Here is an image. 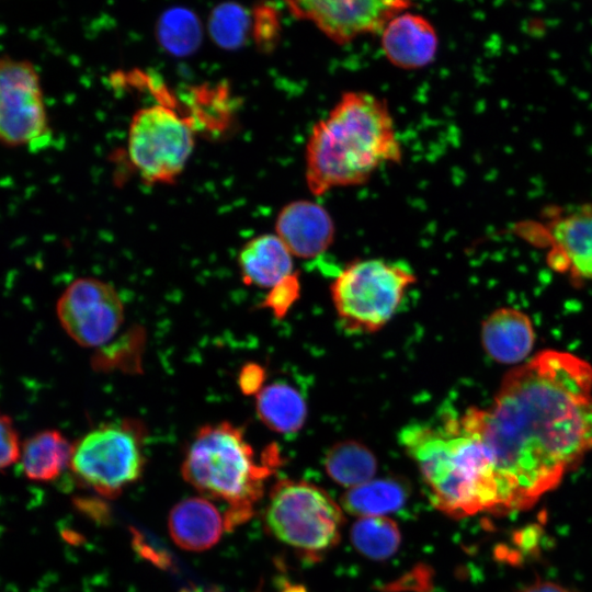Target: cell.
<instances>
[{
  "label": "cell",
  "instance_id": "cell-1",
  "mask_svg": "<svg viewBox=\"0 0 592 592\" xmlns=\"http://www.w3.org/2000/svg\"><path fill=\"white\" fill-rule=\"evenodd\" d=\"M460 421L493 459L505 513L530 509L592 453V365L544 350L505 374L489 408Z\"/></svg>",
  "mask_w": 592,
  "mask_h": 592
},
{
  "label": "cell",
  "instance_id": "cell-2",
  "mask_svg": "<svg viewBox=\"0 0 592 592\" xmlns=\"http://www.w3.org/2000/svg\"><path fill=\"white\" fill-rule=\"evenodd\" d=\"M402 149L386 102L365 91L341 95L311 128L305 150V179L321 196L358 185L386 163L401 160Z\"/></svg>",
  "mask_w": 592,
  "mask_h": 592
},
{
  "label": "cell",
  "instance_id": "cell-3",
  "mask_svg": "<svg viewBox=\"0 0 592 592\" xmlns=\"http://www.w3.org/2000/svg\"><path fill=\"white\" fill-rule=\"evenodd\" d=\"M399 443L414 459L432 504L452 517L505 514L493 459L481 440L452 414L439 424L411 423Z\"/></svg>",
  "mask_w": 592,
  "mask_h": 592
},
{
  "label": "cell",
  "instance_id": "cell-4",
  "mask_svg": "<svg viewBox=\"0 0 592 592\" xmlns=\"http://www.w3.org/2000/svg\"><path fill=\"white\" fill-rule=\"evenodd\" d=\"M183 478L204 496L225 501L226 530L252 515L262 497L267 464L259 465L241 429L223 421L198 429L181 467Z\"/></svg>",
  "mask_w": 592,
  "mask_h": 592
},
{
  "label": "cell",
  "instance_id": "cell-5",
  "mask_svg": "<svg viewBox=\"0 0 592 592\" xmlns=\"http://www.w3.org/2000/svg\"><path fill=\"white\" fill-rule=\"evenodd\" d=\"M414 274L380 259L348 264L330 286L332 303L345 330L375 332L398 310Z\"/></svg>",
  "mask_w": 592,
  "mask_h": 592
},
{
  "label": "cell",
  "instance_id": "cell-6",
  "mask_svg": "<svg viewBox=\"0 0 592 592\" xmlns=\"http://www.w3.org/2000/svg\"><path fill=\"white\" fill-rule=\"evenodd\" d=\"M265 520L276 538L314 557L339 542L343 514L325 490L304 481L283 480L271 491Z\"/></svg>",
  "mask_w": 592,
  "mask_h": 592
},
{
  "label": "cell",
  "instance_id": "cell-7",
  "mask_svg": "<svg viewBox=\"0 0 592 592\" xmlns=\"http://www.w3.org/2000/svg\"><path fill=\"white\" fill-rule=\"evenodd\" d=\"M141 437L129 424L99 426L72 445L69 467L86 486L116 497L136 482L145 466Z\"/></svg>",
  "mask_w": 592,
  "mask_h": 592
},
{
  "label": "cell",
  "instance_id": "cell-8",
  "mask_svg": "<svg viewBox=\"0 0 592 592\" xmlns=\"http://www.w3.org/2000/svg\"><path fill=\"white\" fill-rule=\"evenodd\" d=\"M194 147L190 124L166 105L138 110L128 129V155L140 177L170 183L183 171Z\"/></svg>",
  "mask_w": 592,
  "mask_h": 592
},
{
  "label": "cell",
  "instance_id": "cell-9",
  "mask_svg": "<svg viewBox=\"0 0 592 592\" xmlns=\"http://www.w3.org/2000/svg\"><path fill=\"white\" fill-rule=\"evenodd\" d=\"M52 134L37 69L30 60L0 56V144L42 149Z\"/></svg>",
  "mask_w": 592,
  "mask_h": 592
},
{
  "label": "cell",
  "instance_id": "cell-10",
  "mask_svg": "<svg viewBox=\"0 0 592 592\" xmlns=\"http://www.w3.org/2000/svg\"><path fill=\"white\" fill-rule=\"evenodd\" d=\"M56 311L66 333L84 348L107 342L124 320V305L116 289L93 277L70 283L59 296Z\"/></svg>",
  "mask_w": 592,
  "mask_h": 592
},
{
  "label": "cell",
  "instance_id": "cell-11",
  "mask_svg": "<svg viewBox=\"0 0 592 592\" xmlns=\"http://www.w3.org/2000/svg\"><path fill=\"white\" fill-rule=\"evenodd\" d=\"M544 223H530L526 236L548 246V263L559 272L592 281V204L549 210Z\"/></svg>",
  "mask_w": 592,
  "mask_h": 592
},
{
  "label": "cell",
  "instance_id": "cell-12",
  "mask_svg": "<svg viewBox=\"0 0 592 592\" xmlns=\"http://www.w3.org/2000/svg\"><path fill=\"white\" fill-rule=\"evenodd\" d=\"M289 12L297 19L314 24L322 34L338 44L358 36L380 33L398 13L411 5L407 1H292Z\"/></svg>",
  "mask_w": 592,
  "mask_h": 592
},
{
  "label": "cell",
  "instance_id": "cell-13",
  "mask_svg": "<svg viewBox=\"0 0 592 592\" xmlns=\"http://www.w3.org/2000/svg\"><path fill=\"white\" fill-rule=\"evenodd\" d=\"M275 231L292 255L314 259L330 248L335 228L322 205L310 200H298L278 212Z\"/></svg>",
  "mask_w": 592,
  "mask_h": 592
},
{
  "label": "cell",
  "instance_id": "cell-14",
  "mask_svg": "<svg viewBox=\"0 0 592 592\" xmlns=\"http://www.w3.org/2000/svg\"><path fill=\"white\" fill-rule=\"evenodd\" d=\"M382 49L394 66L414 70L430 65L437 53L439 36L433 24L423 15L408 10L395 15L384 26Z\"/></svg>",
  "mask_w": 592,
  "mask_h": 592
},
{
  "label": "cell",
  "instance_id": "cell-15",
  "mask_svg": "<svg viewBox=\"0 0 592 592\" xmlns=\"http://www.w3.org/2000/svg\"><path fill=\"white\" fill-rule=\"evenodd\" d=\"M480 338L491 358L502 364H517L532 352L535 331L526 314L512 307H501L485 319Z\"/></svg>",
  "mask_w": 592,
  "mask_h": 592
},
{
  "label": "cell",
  "instance_id": "cell-16",
  "mask_svg": "<svg viewBox=\"0 0 592 592\" xmlns=\"http://www.w3.org/2000/svg\"><path fill=\"white\" fill-rule=\"evenodd\" d=\"M172 540L182 549L203 551L220 539L226 528L218 509L205 498H187L175 504L169 515Z\"/></svg>",
  "mask_w": 592,
  "mask_h": 592
},
{
  "label": "cell",
  "instance_id": "cell-17",
  "mask_svg": "<svg viewBox=\"0 0 592 592\" xmlns=\"http://www.w3.org/2000/svg\"><path fill=\"white\" fill-rule=\"evenodd\" d=\"M283 241L272 234L257 236L239 252L238 264L244 283L273 288L293 275V259Z\"/></svg>",
  "mask_w": 592,
  "mask_h": 592
},
{
  "label": "cell",
  "instance_id": "cell-18",
  "mask_svg": "<svg viewBox=\"0 0 592 592\" xmlns=\"http://www.w3.org/2000/svg\"><path fill=\"white\" fill-rule=\"evenodd\" d=\"M71 453L72 444L58 430L38 431L22 443V471L31 481H52L69 466Z\"/></svg>",
  "mask_w": 592,
  "mask_h": 592
},
{
  "label": "cell",
  "instance_id": "cell-19",
  "mask_svg": "<svg viewBox=\"0 0 592 592\" xmlns=\"http://www.w3.org/2000/svg\"><path fill=\"white\" fill-rule=\"evenodd\" d=\"M255 409L260 420L277 433L299 431L307 418L303 395L285 383H273L255 395Z\"/></svg>",
  "mask_w": 592,
  "mask_h": 592
},
{
  "label": "cell",
  "instance_id": "cell-20",
  "mask_svg": "<svg viewBox=\"0 0 592 592\" xmlns=\"http://www.w3.org/2000/svg\"><path fill=\"white\" fill-rule=\"evenodd\" d=\"M409 491L408 483L399 478L376 479L351 488L341 498V504L352 515L380 516L402 508Z\"/></svg>",
  "mask_w": 592,
  "mask_h": 592
},
{
  "label": "cell",
  "instance_id": "cell-21",
  "mask_svg": "<svg viewBox=\"0 0 592 592\" xmlns=\"http://www.w3.org/2000/svg\"><path fill=\"white\" fill-rule=\"evenodd\" d=\"M325 466L332 480L353 488L367 482L375 475L377 460L364 444L345 440L335 443L329 449Z\"/></svg>",
  "mask_w": 592,
  "mask_h": 592
},
{
  "label": "cell",
  "instance_id": "cell-22",
  "mask_svg": "<svg viewBox=\"0 0 592 592\" xmlns=\"http://www.w3.org/2000/svg\"><path fill=\"white\" fill-rule=\"evenodd\" d=\"M351 540L358 553L373 560L391 557L400 545L397 524L387 517L371 516L357 520L351 530Z\"/></svg>",
  "mask_w": 592,
  "mask_h": 592
},
{
  "label": "cell",
  "instance_id": "cell-23",
  "mask_svg": "<svg viewBox=\"0 0 592 592\" xmlns=\"http://www.w3.org/2000/svg\"><path fill=\"white\" fill-rule=\"evenodd\" d=\"M160 45L170 54L189 55L201 43L202 30L197 16L184 8L167 10L159 19L156 30Z\"/></svg>",
  "mask_w": 592,
  "mask_h": 592
},
{
  "label": "cell",
  "instance_id": "cell-24",
  "mask_svg": "<svg viewBox=\"0 0 592 592\" xmlns=\"http://www.w3.org/2000/svg\"><path fill=\"white\" fill-rule=\"evenodd\" d=\"M250 27V14L237 3H221L209 14V36L216 45L227 50L239 48L246 42Z\"/></svg>",
  "mask_w": 592,
  "mask_h": 592
},
{
  "label": "cell",
  "instance_id": "cell-25",
  "mask_svg": "<svg viewBox=\"0 0 592 592\" xmlns=\"http://www.w3.org/2000/svg\"><path fill=\"white\" fill-rule=\"evenodd\" d=\"M22 444L12 419L0 409V471L20 459Z\"/></svg>",
  "mask_w": 592,
  "mask_h": 592
},
{
  "label": "cell",
  "instance_id": "cell-26",
  "mask_svg": "<svg viewBox=\"0 0 592 592\" xmlns=\"http://www.w3.org/2000/svg\"><path fill=\"white\" fill-rule=\"evenodd\" d=\"M297 295L298 282L296 275L293 274L273 287L267 296L265 305L271 308L276 316H282L294 303Z\"/></svg>",
  "mask_w": 592,
  "mask_h": 592
},
{
  "label": "cell",
  "instance_id": "cell-27",
  "mask_svg": "<svg viewBox=\"0 0 592 592\" xmlns=\"http://www.w3.org/2000/svg\"><path fill=\"white\" fill-rule=\"evenodd\" d=\"M264 369L257 364H248L241 368L239 386L246 395H257L263 387Z\"/></svg>",
  "mask_w": 592,
  "mask_h": 592
},
{
  "label": "cell",
  "instance_id": "cell-28",
  "mask_svg": "<svg viewBox=\"0 0 592 592\" xmlns=\"http://www.w3.org/2000/svg\"><path fill=\"white\" fill-rule=\"evenodd\" d=\"M428 573L429 571L425 569V567H422L421 569H417L412 571L411 573L407 574L406 578L401 579L400 583L395 584L394 588H397L398 590H401L403 588L406 589L414 588L417 590H425L428 587V582L430 581Z\"/></svg>",
  "mask_w": 592,
  "mask_h": 592
},
{
  "label": "cell",
  "instance_id": "cell-29",
  "mask_svg": "<svg viewBox=\"0 0 592 592\" xmlns=\"http://www.w3.org/2000/svg\"><path fill=\"white\" fill-rule=\"evenodd\" d=\"M516 592H572L560 583L537 579L534 582L521 588Z\"/></svg>",
  "mask_w": 592,
  "mask_h": 592
},
{
  "label": "cell",
  "instance_id": "cell-30",
  "mask_svg": "<svg viewBox=\"0 0 592 592\" xmlns=\"http://www.w3.org/2000/svg\"><path fill=\"white\" fill-rule=\"evenodd\" d=\"M284 592H306L301 587H288Z\"/></svg>",
  "mask_w": 592,
  "mask_h": 592
}]
</instances>
